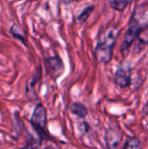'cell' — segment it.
<instances>
[{
	"label": "cell",
	"mask_w": 148,
	"mask_h": 149,
	"mask_svg": "<svg viewBox=\"0 0 148 149\" xmlns=\"http://www.w3.org/2000/svg\"><path fill=\"white\" fill-rule=\"evenodd\" d=\"M117 27H111L102 35L100 41L95 48V56L99 62L108 64L113 58V46L120 33Z\"/></svg>",
	"instance_id": "obj_1"
},
{
	"label": "cell",
	"mask_w": 148,
	"mask_h": 149,
	"mask_svg": "<svg viewBox=\"0 0 148 149\" xmlns=\"http://www.w3.org/2000/svg\"><path fill=\"white\" fill-rule=\"evenodd\" d=\"M31 124L36 134L43 140L48 138V134L46 130L47 124V113L44 107L41 104L37 105L31 117Z\"/></svg>",
	"instance_id": "obj_2"
},
{
	"label": "cell",
	"mask_w": 148,
	"mask_h": 149,
	"mask_svg": "<svg viewBox=\"0 0 148 149\" xmlns=\"http://www.w3.org/2000/svg\"><path fill=\"white\" fill-rule=\"evenodd\" d=\"M140 31H141L140 24L133 16L131 20H130L128 29H127L126 34L124 35L123 38H122V42L120 45L121 52L125 53L129 50L130 46L133 45V43L135 41V39L138 38L139 34L140 33Z\"/></svg>",
	"instance_id": "obj_3"
},
{
	"label": "cell",
	"mask_w": 148,
	"mask_h": 149,
	"mask_svg": "<svg viewBox=\"0 0 148 149\" xmlns=\"http://www.w3.org/2000/svg\"><path fill=\"white\" fill-rule=\"evenodd\" d=\"M44 62H45L46 70L49 75L53 79H57L58 77H60L63 74L65 71V66L63 65L62 60L58 57L46 58Z\"/></svg>",
	"instance_id": "obj_4"
},
{
	"label": "cell",
	"mask_w": 148,
	"mask_h": 149,
	"mask_svg": "<svg viewBox=\"0 0 148 149\" xmlns=\"http://www.w3.org/2000/svg\"><path fill=\"white\" fill-rule=\"evenodd\" d=\"M114 82L121 88H126L131 85V76L129 70L119 68L114 75Z\"/></svg>",
	"instance_id": "obj_5"
},
{
	"label": "cell",
	"mask_w": 148,
	"mask_h": 149,
	"mask_svg": "<svg viewBox=\"0 0 148 149\" xmlns=\"http://www.w3.org/2000/svg\"><path fill=\"white\" fill-rule=\"evenodd\" d=\"M120 132L118 129H115L114 127H111L106 135V144L109 149H115L119 143L120 142L121 137L120 136Z\"/></svg>",
	"instance_id": "obj_6"
},
{
	"label": "cell",
	"mask_w": 148,
	"mask_h": 149,
	"mask_svg": "<svg viewBox=\"0 0 148 149\" xmlns=\"http://www.w3.org/2000/svg\"><path fill=\"white\" fill-rule=\"evenodd\" d=\"M25 141V146L23 149H39L42 143V139L38 134L34 135L27 133Z\"/></svg>",
	"instance_id": "obj_7"
},
{
	"label": "cell",
	"mask_w": 148,
	"mask_h": 149,
	"mask_svg": "<svg viewBox=\"0 0 148 149\" xmlns=\"http://www.w3.org/2000/svg\"><path fill=\"white\" fill-rule=\"evenodd\" d=\"M70 111L72 113L77 115L79 118H85L87 115V109L82 103H73L70 107Z\"/></svg>",
	"instance_id": "obj_8"
},
{
	"label": "cell",
	"mask_w": 148,
	"mask_h": 149,
	"mask_svg": "<svg viewBox=\"0 0 148 149\" xmlns=\"http://www.w3.org/2000/svg\"><path fill=\"white\" fill-rule=\"evenodd\" d=\"M10 33L11 34V36L13 38H15L16 39L21 41L24 45H25V34L23 31V30L21 29V27L19 25H17V24H13L10 26Z\"/></svg>",
	"instance_id": "obj_9"
},
{
	"label": "cell",
	"mask_w": 148,
	"mask_h": 149,
	"mask_svg": "<svg viewBox=\"0 0 148 149\" xmlns=\"http://www.w3.org/2000/svg\"><path fill=\"white\" fill-rule=\"evenodd\" d=\"M130 3V2L126 1H109L110 6L118 11H122L126 9V7Z\"/></svg>",
	"instance_id": "obj_10"
},
{
	"label": "cell",
	"mask_w": 148,
	"mask_h": 149,
	"mask_svg": "<svg viewBox=\"0 0 148 149\" xmlns=\"http://www.w3.org/2000/svg\"><path fill=\"white\" fill-rule=\"evenodd\" d=\"M93 9H94V6L93 5H91V6H88L86 7L81 13L80 15L78 17V20L81 23H85L86 21V19L89 17V16L92 14V12L93 11Z\"/></svg>",
	"instance_id": "obj_11"
},
{
	"label": "cell",
	"mask_w": 148,
	"mask_h": 149,
	"mask_svg": "<svg viewBox=\"0 0 148 149\" xmlns=\"http://www.w3.org/2000/svg\"><path fill=\"white\" fill-rule=\"evenodd\" d=\"M140 142L137 138H129L126 144L124 149H140Z\"/></svg>",
	"instance_id": "obj_12"
},
{
	"label": "cell",
	"mask_w": 148,
	"mask_h": 149,
	"mask_svg": "<svg viewBox=\"0 0 148 149\" xmlns=\"http://www.w3.org/2000/svg\"><path fill=\"white\" fill-rule=\"evenodd\" d=\"M88 129H89V126H88V124L86 122H81L79 125V130L82 134H85L88 131Z\"/></svg>",
	"instance_id": "obj_13"
},
{
	"label": "cell",
	"mask_w": 148,
	"mask_h": 149,
	"mask_svg": "<svg viewBox=\"0 0 148 149\" xmlns=\"http://www.w3.org/2000/svg\"><path fill=\"white\" fill-rule=\"evenodd\" d=\"M143 112H144V113L145 114H147L148 115V102L145 105V107H143Z\"/></svg>",
	"instance_id": "obj_14"
},
{
	"label": "cell",
	"mask_w": 148,
	"mask_h": 149,
	"mask_svg": "<svg viewBox=\"0 0 148 149\" xmlns=\"http://www.w3.org/2000/svg\"><path fill=\"white\" fill-rule=\"evenodd\" d=\"M44 149H57V148H55L54 147H47V148H45Z\"/></svg>",
	"instance_id": "obj_15"
}]
</instances>
